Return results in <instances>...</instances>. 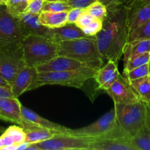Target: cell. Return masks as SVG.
<instances>
[{
	"label": "cell",
	"instance_id": "1",
	"mask_svg": "<svg viewBox=\"0 0 150 150\" xmlns=\"http://www.w3.org/2000/svg\"><path fill=\"white\" fill-rule=\"evenodd\" d=\"M107 10L103 27L95 36V40L103 59L118 64L127 40V12L124 4Z\"/></svg>",
	"mask_w": 150,
	"mask_h": 150
},
{
	"label": "cell",
	"instance_id": "2",
	"mask_svg": "<svg viewBox=\"0 0 150 150\" xmlns=\"http://www.w3.org/2000/svg\"><path fill=\"white\" fill-rule=\"evenodd\" d=\"M58 56L71 58L95 70L105 62L98 51L95 37L58 41Z\"/></svg>",
	"mask_w": 150,
	"mask_h": 150
},
{
	"label": "cell",
	"instance_id": "3",
	"mask_svg": "<svg viewBox=\"0 0 150 150\" xmlns=\"http://www.w3.org/2000/svg\"><path fill=\"white\" fill-rule=\"evenodd\" d=\"M26 64L35 66L58 56V41L53 38L28 35L21 40Z\"/></svg>",
	"mask_w": 150,
	"mask_h": 150
},
{
	"label": "cell",
	"instance_id": "4",
	"mask_svg": "<svg viewBox=\"0 0 150 150\" xmlns=\"http://www.w3.org/2000/svg\"><path fill=\"white\" fill-rule=\"evenodd\" d=\"M114 110L119 126L130 138L144 127L149 119V105L140 100L129 104L114 103Z\"/></svg>",
	"mask_w": 150,
	"mask_h": 150
},
{
	"label": "cell",
	"instance_id": "5",
	"mask_svg": "<svg viewBox=\"0 0 150 150\" xmlns=\"http://www.w3.org/2000/svg\"><path fill=\"white\" fill-rule=\"evenodd\" d=\"M96 70L84 66L79 69L60 72L38 73L33 89L45 85H60L81 88L94 78Z\"/></svg>",
	"mask_w": 150,
	"mask_h": 150
},
{
	"label": "cell",
	"instance_id": "6",
	"mask_svg": "<svg viewBox=\"0 0 150 150\" xmlns=\"http://www.w3.org/2000/svg\"><path fill=\"white\" fill-rule=\"evenodd\" d=\"M25 64L21 40L0 41V76L11 85Z\"/></svg>",
	"mask_w": 150,
	"mask_h": 150
},
{
	"label": "cell",
	"instance_id": "7",
	"mask_svg": "<svg viewBox=\"0 0 150 150\" xmlns=\"http://www.w3.org/2000/svg\"><path fill=\"white\" fill-rule=\"evenodd\" d=\"M94 138L58 133L50 139L35 143L38 150H89Z\"/></svg>",
	"mask_w": 150,
	"mask_h": 150
},
{
	"label": "cell",
	"instance_id": "8",
	"mask_svg": "<svg viewBox=\"0 0 150 150\" xmlns=\"http://www.w3.org/2000/svg\"><path fill=\"white\" fill-rule=\"evenodd\" d=\"M118 125L114 108L103 115L95 122L79 129H70L68 133L74 136L99 138L106 136Z\"/></svg>",
	"mask_w": 150,
	"mask_h": 150
},
{
	"label": "cell",
	"instance_id": "9",
	"mask_svg": "<svg viewBox=\"0 0 150 150\" xmlns=\"http://www.w3.org/2000/svg\"><path fill=\"white\" fill-rule=\"evenodd\" d=\"M124 6L128 32L150 19V0H126Z\"/></svg>",
	"mask_w": 150,
	"mask_h": 150
},
{
	"label": "cell",
	"instance_id": "10",
	"mask_svg": "<svg viewBox=\"0 0 150 150\" xmlns=\"http://www.w3.org/2000/svg\"><path fill=\"white\" fill-rule=\"evenodd\" d=\"M23 38L18 18L12 15L6 6L0 5V41L21 40Z\"/></svg>",
	"mask_w": 150,
	"mask_h": 150
},
{
	"label": "cell",
	"instance_id": "11",
	"mask_svg": "<svg viewBox=\"0 0 150 150\" xmlns=\"http://www.w3.org/2000/svg\"><path fill=\"white\" fill-rule=\"evenodd\" d=\"M105 92L112 98L114 103L129 104L139 100L128 81L121 74Z\"/></svg>",
	"mask_w": 150,
	"mask_h": 150
},
{
	"label": "cell",
	"instance_id": "12",
	"mask_svg": "<svg viewBox=\"0 0 150 150\" xmlns=\"http://www.w3.org/2000/svg\"><path fill=\"white\" fill-rule=\"evenodd\" d=\"M37 75L38 71L35 66L25 64L19 70L10 85L13 95L18 98L24 92L32 90Z\"/></svg>",
	"mask_w": 150,
	"mask_h": 150
},
{
	"label": "cell",
	"instance_id": "13",
	"mask_svg": "<svg viewBox=\"0 0 150 150\" xmlns=\"http://www.w3.org/2000/svg\"><path fill=\"white\" fill-rule=\"evenodd\" d=\"M21 106L16 97L0 98V120L21 126L23 122Z\"/></svg>",
	"mask_w": 150,
	"mask_h": 150
},
{
	"label": "cell",
	"instance_id": "14",
	"mask_svg": "<svg viewBox=\"0 0 150 150\" xmlns=\"http://www.w3.org/2000/svg\"><path fill=\"white\" fill-rule=\"evenodd\" d=\"M84 64L76 60L63 56H57L48 61L35 66L38 73L60 72L71 70L84 67Z\"/></svg>",
	"mask_w": 150,
	"mask_h": 150
},
{
	"label": "cell",
	"instance_id": "15",
	"mask_svg": "<svg viewBox=\"0 0 150 150\" xmlns=\"http://www.w3.org/2000/svg\"><path fill=\"white\" fill-rule=\"evenodd\" d=\"M18 18L23 37L28 35H35L53 38L51 29L41 24L38 15L26 12Z\"/></svg>",
	"mask_w": 150,
	"mask_h": 150
},
{
	"label": "cell",
	"instance_id": "16",
	"mask_svg": "<svg viewBox=\"0 0 150 150\" xmlns=\"http://www.w3.org/2000/svg\"><path fill=\"white\" fill-rule=\"evenodd\" d=\"M89 150H136L130 138H94Z\"/></svg>",
	"mask_w": 150,
	"mask_h": 150
},
{
	"label": "cell",
	"instance_id": "17",
	"mask_svg": "<svg viewBox=\"0 0 150 150\" xmlns=\"http://www.w3.org/2000/svg\"><path fill=\"white\" fill-rule=\"evenodd\" d=\"M120 75L117 67V63L107 61L105 64L96 70L93 79H95L98 89L106 91Z\"/></svg>",
	"mask_w": 150,
	"mask_h": 150
},
{
	"label": "cell",
	"instance_id": "18",
	"mask_svg": "<svg viewBox=\"0 0 150 150\" xmlns=\"http://www.w3.org/2000/svg\"><path fill=\"white\" fill-rule=\"evenodd\" d=\"M21 113L22 117L24 121L29 122L36 125L40 127L54 130L59 133H68L69 130H70V128H67L64 126L60 125L57 123L53 122L48 120H46L44 117H41L40 115L35 113V111L26 108L23 105L21 106Z\"/></svg>",
	"mask_w": 150,
	"mask_h": 150
},
{
	"label": "cell",
	"instance_id": "19",
	"mask_svg": "<svg viewBox=\"0 0 150 150\" xmlns=\"http://www.w3.org/2000/svg\"><path fill=\"white\" fill-rule=\"evenodd\" d=\"M21 127L25 132V142L29 144H35L47 140L55 134L59 133L54 130L40 127L29 122L24 121L23 120Z\"/></svg>",
	"mask_w": 150,
	"mask_h": 150
},
{
	"label": "cell",
	"instance_id": "20",
	"mask_svg": "<svg viewBox=\"0 0 150 150\" xmlns=\"http://www.w3.org/2000/svg\"><path fill=\"white\" fill-rule=\"evenodd\" d=\"M53 38L57 41L70 40L89 37L75 23H66L62 26L51 29Z\"/></svg>",
	"mask_w": 150,
	"mask_h": 150
},
{
	"label": "cell",
	"instance_id": "21",
	"mask_svg": "<svg viewBox=\"0 0 150 150\" xmlns=\"http://www.w3.org/2000/svg\"><path fill=\"white\" fill-rule=\"evenodd\" d=\"M67 12L41 11L38 15V18L40 23L48 29H54L67 23Z\"/></svg>",
	"mask_w": 150,
	"mask_h": 150
},
{
	"label": "cell",
	"instance_id": "22",
	"mask_svg": "<svg viewBox=\"0 0 150 150\" xmlns=\"http://www.w3.org/2000/svg\"><path fill=\"white\" fill-rule=\"evenodd\" d=\"M129 83L139 100L150 105V76L149 75L141 79L130 81Z\"/></svg>",
	"mask_w": 150,
	"mask_h": 150
},
{
	"label": "cell",
	"instance_id": "23",
	"mask_svg": "<svg viewBox=\"0 0 150 150\" xmlns=\"http://www.w3.org/2000/svg\"><path fill=\"white\" fill-rule=\"evenodd\" d=\"M146 52L150 53V39L136 40L127 42L123 49V61L125 62L133 56Z\"/></svg>",
	"mask_w": 150,
	"mask_h": 150
},
{
	"label": "cell",
	"instance_id": "24",
	"mask_svg": "<svg viewBox=\"0 0 150 150\" xmlns=\"http://www.w3.org/2000/svg\"><path fill=\"white\" fill-rule=\"evenodd\" d=\"M131 143L136 150H150V107L147 122L144 127L131 138Z\"/></svg>",
	"mask_w": 150,
	"mask_h": 150
},
{
	"label": "cell",
	"instance_id": "25",
	"mask_svg": "<svg viewBox=\"0 0 150 150\" xmlns=\"http://www.w3.org/2000/svg\"><path fill=\"white\" fill-rule=\"evenodd\" d=\"M150 39V19L128 32L127 42L136 40Z\"/></svg>",
	"mask_w": 150,
	"mask_h": 150
},
{
	"label": "cell",
	"instance_id": "26",
	"mask_svg": "<svg viewBox=\"0 0 150 150\" xmlns=\"http://www.w3.org/2000/svg\"><path fill=\"white\" fill-rule=\"evenodd\" d=\"M150 58V53L146 52L133 56L124 62V72L134 69L136 67L147 64Z\"/></svg>",
	"mask_w": 150,
	"mask_h": 150
},
{
	"label": "cell",
	"instance_id": "27",
	"mask_svg": "<svg viewBox=\"0 0 150 150\" xmlns=\"http://www.w3.org/2000/svg\"><path fill=\"white\" fill-rule=\"evenodd\" d=\"M3 133L10 136L12 140L13 141L15 146H16L15 150H17L18 146L25 142V139H26L25 132L21 126H10L8 128L5 129Z\"/></svg>",
	"mask_w": 150,
	"mask_h": 150
},
{
	"label": "cell",
	"instance_id": "28",
	"mask_svg": "<svg viewBox=\"0 0 150 150\" xmlns=\"http://www.w3.org/2000/svg\"><path fill=\"white\" fill-rule=\"evenodd\" d=\"M84 10L86 13L90 15L94 18L100 19V20H104L108 13L106 7L99 1H96L91 4L90 5L86 7Z\"/></svg>",
	"mask_w": 150,
	"mask_h": 150
},
{
	"label": "cell",
	"instance_id": "29",
	"mask_svg": "<svg viewBox=\"0 0 150 150\" xmlns=\"http://www.w3.org/2000/svg\"><path fill=\"white\" fill-rule=\"evenodd\" d=\"M30 0H10L6 7L8 11L16 17L26 13Z\"/></svg>",
	"mask_w": 150,
	"mask_h": 150
},
{
	"label": "cell",
	"instance_id": "30",
	"mask_svg": "<svg viewBox=\"0 0 150 150\" xmlns=\"http://www.w3.org/2000/svg\"><path fill=\"white\" fill-rule=\"evenodd\" d=\"M149 75V65L147 64H143L142 66L136 67L134 69L124 72L125 78L127 79L128 81L141 79Z\"/></svg>",
	"mask_w": 150,
	"mask_h": 150
},
{
	"label": "cell",
	"instance_id": "31",
	"mask_svg": "<svg viewBox=\"0 0 150 150\" xmlns=\"http://www.w3.org/2000/svg\"><path fill=\"white\" fill-rule=\"evenodd\" d=\"M71 9L67 1H44L42 11L64 12Z\"/></svg>",
	"mask_w": 150,
	"mask_h": 150
},
{
	"label": "cell",
	"instance_id": "32",
	"mask_svg": "<svg viewBox=\"0 0 150 150\" xmlns=\"http://www.w3.org/2000/svg\"><path fill=\"white\" fill-rule=\"evenodd\" d=\"M103 22V20L94 18L92 21H91L89 24L86 25L81 29L84 32L85 35L87 36L95 37L98 35V33H99L100 31L102 29Z\"/></svg>",
	"mask_w": 150,
	"mask_h": 150
},
{
	"label": "cell",
	"instance_id": "33",
	"mask_svg": "<svg viewBox=\"0 0 150 150\" xmlns=\"http://www.w3.org/2000/svg\"><path fill=\"white\" fill-rule=\"evenodd\" d=\"M84 12V9L79 7H73L67 12V23H75L81 15Z\"/></svg>",
	"mask_w": 150,
	"mask_h": 150
},
{
	"label": "cell",
	"instance_id": "34",
	"mask_svg": "<svg viewBox=\"0 0 150 150\" xmlns=\"http://www.w3.org/2000/svg\"><path fill=\"white\" fill-rule=\"evenodd\" d=\"M43 2V0H30L26 12L35 15H39L42 10Z\"/></svg>",
	"mask_w": 150,
	"mask_h": 150
},
{
	"label": "cell",
	"instance_id": "35",
	"mask_svg": "<svg viewBox=\"0 0 150 150\" xmlns=\"http://www.w3.org/2000/svg\"><path fill=\"white\" fill-rule=\"evenodd\" d=\"M96 1H98V0H67V2L71 8L79 7V8L85 9L86 7Z\"/></svg>",
	"mask_w": 150,
	"mask_h": 150
},
{
	"label": "cell",
	"instance_id": "36",
	"mask_svg": "<svg viewBox=\"0 0 150 150\" xmlns=\"http://www.w3.org/2000/svg\"><path fill=\"white\" fill-rule=\"evenodd\" d=\"M94 19L93 17L89 15L88 13H86V12H83L81 15L80 16V17L79 18V19L77 20V21L75 23V24L76 26H79L81 29H83V27L86 26V25L89 24L91 21H92Z\"/></svg>",
	"mask_w": 150,
	"mask_h": 150
},
{
	"label": "cell",
	"instance_id": "37",
	"mask_svg": "<svg viewBox=\"0 0 150 150\" xmlns=\"http://www.w3.org/2000/svg\"><path fill=\"white\" fill-rule=\"evenodd\" d=\"M98 1L104 4L107 9H110L122 5L125 2L126 0H98Z\"/></svg>",
	"mask_w": 150,
	"mask_h": 150
},
{
	"label": "cell",
	"instance_id": "38",
	"mask_svg": "<svg viewBox=\"0 0 150 150\" xmlns=\"http://www.w3.org/2000/svg\"><path fill=\"white\" fill-rule=\"evenodd\" d=\"M10 97H15L12 92L11 87L0 85V98H10Z\"/></svg>",
	"mask_w": 150,
	"mask_h": 150
},
{
	"label": "cell",
	"instance_id": "39",
	"mask_svg": "<svg viewBox=\"0 0 150 150\" xmlns=\"http://www.w3.org/2000/svg\"><path fill=\"white\" fill-rule=\"evenodd\" d=\"M0 85H1V86H10V84L8 83V82L7 81L5 80L4 79H3L1 76H0Z\"/></svg>",
	"mask_w": 150,
	"mask_h": 150
},
{
	"label": "cell",
	"instance_id": "40",
	"mask_svg": "<svg viewBox=\"0 0 150 150\" xmlns=\"http://www.w3.org/2000/svg\"><path fill=\"white\" fill-rule=\"evenodd\" d=\"M10 0H0V5L7 6Z\"/></svg>",
	"mask_w": 150,
	"mask_h": 150
},
{
	"label": "cell",
	"instance_id": "41",
	"mask_svg": "<svg viewBox=\"0 0 150 150\" xmlns=\"http://www.w3.org/2000/svg\"><path fill=\"white\" fill-rule=\"evenodd\" d=\"M46 1H67V0H43Z\"/></svg>",
	"mask_w": 150,
	"mask_h": 150
},
{
	"label": "cell",
	"instance_id": "42",
	"mask_svg": "<svg viewBox=\"0 0 150 150\" xmlns=\"http://www.w3.org/2000/svg\"><path fill=\"white\" fill-rule=\"evenodd\" d=\"M4 130H5V128L4 127H2V126L0 125V133H2L4 131Z\"/></svg>",
	"mask_w": 150,
	"mask_h": 150
},
{
	"label": "cell",
	"instance_id": "43",
	"mask_svg": "<svg viewBox=\"0 0 150 150\" xmlns=\"http://www.w3.org/2000/svg\"><path fill=\"white\" fill-rule=\"evenodd\" d=\"M148 65H149V76H150V58L149 60V62H148Z\"/></svg>",
	"mask_w": 150,
	"mask_h": 150
},
{
	"label": "cell",
	"instance_id": "44",
	"mask_svg": "<svg viewBox=\"0 0 150 150\" xmlns=\"http://www.w3.org/2000/svg\"><path fill=\"white\" fill-rule=\"evenodd\" d=\"M149 107H150V105H149Z\"/></svg>",
	"mask_w": 150,
	"mask_h": 150
}]
</instances>
